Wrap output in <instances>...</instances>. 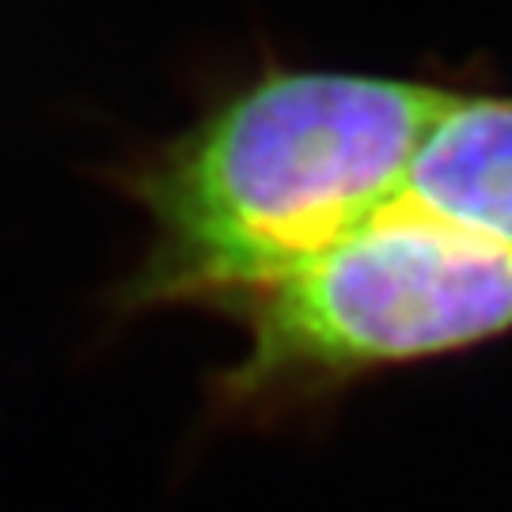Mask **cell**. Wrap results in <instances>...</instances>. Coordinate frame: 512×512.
I'll return each mask as SVG.
<instances>
[{
  "label": "cell",
  "instance_id": "cell-1",
  "mask_svg": "<svg viewBox=\"0 0 512 512\" xmlns=\"http://www.w3.org/2000/svg\"><path fill=\"white\" fill-rule=\"evenodd\" d=\"M452 76L293 65L262 50L194 118L129 148L107 179L145 239L103 293L110 330L171 308L232 311L403 202Z\"/></svg>",
  "mask_w": 512,
  "mask_h": 512
},
{
  "label": "cell",
  "instance_id": "cell-3",
  "mask_svg": "<svg viewBox=\"0 0 512 512\" xmlns=\"http://www.w3.org/2000/svg\"><path fill=\"white\" fill-rule=\"evenodd\" d=\"M403 202L512 251V92L456 80L414 148Z\"/></svg>",
  "mask_w": 512,
  "mask_h": 512
},
{
  "label": "cell",
  "instance_id": "cell-2",
  "mask_svg": "<svg viewBox=\"0 0 512 512\" xmlns=\"http://www.w3.org/2000/svg\"><path fill=\"white\" fill-rule=\"evenodd\" d=\"M243 353L205 384L213 425H270L395 368L512 334V251L395 202L228 315Z\"/></svg>",
  "mask_w": 512,
  "mask_h": 512
}]
</instances>
